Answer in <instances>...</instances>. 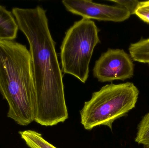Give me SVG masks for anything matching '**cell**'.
I'll return each mask as SVG.
<instances>
[{
  "label": "cell",
  "instance_id": "obj_1",
  "mask_svg": "<svg viewBox=\"0 0 149 148\" xmlns=\"http://www.w3.org/2000/svg\"><path fill=\"white\" fill-rule=\"evenodd\" d=\"M12 13L29 44L36 93L35 121L45 127L63 123L69 114L63 72L46 10L40 6L14 8Z\"/></svg>",
  "mask_w": 149,
  "mask_h": 148
},
{
  "label": "cell",
  "instance_id": "obj_2",
  "mask_svg": "<svg viewBox=\"0 0 149 148\" xmlns=\"http://www.w3.org/2000/svg\"><path fill=\"white\" fill-rule=\"evenodd\" d=\"M0 92L8 104V118L21 126L35 121L36 93L31 55L26 46L14 41H0Z\"/></svg>",
  "mask_w": 149,
  "mask_h": 148
},
{
  "label": "cell",
  "instance_id": "obj_3",
  "mask_svg": "<svg viewBox=\"0 0 149 148\" xmlns=\"http://www.w3.org/2000/svg\"><path fill=\"white\" fill-rule=\"evenodd\" d=\"M139 93L132 83H111L103 86L84 103L80 111L81 123L88 130L101 125L112 130L115 121L134 108Z\"/></svg>",
  "mask_w": 149,
  "mask_h": 148
},
{
  "label": "cell",
  "instance_id": "obj_4",
  "mask_svg": "<svg viewBox=\"0 0 149 148\" xmlns=\"http://www.w3.org/2000/svg\"><path fill=\"white\" fill-rule=\"evenodd\" d=\"M99 32L95 23L85 18L75 22L67 30L61 47L62 72L82 83L86 82L94 49L100 43Z\"/></svg>",
  "mask_w": 149,
  "mask_h": 148
},
{
  "label": "cell",
  "instance_id": "obj_5",
  "mask_svg": "<svg viewBox=\"0 0 149 148\" xmlns=\"http://www.w3.org/2000/svg\"><path fill=\"white\" fill-rule=\"evenodd\" d=\"M134 64L130 56L123 50L108 49L95 62L93 75L102 83L133 77Z\"/></svg>",
  "mask_w": 149,
  "mask_h": 148
},
{
  "label": "cell",
  "instance_id": "obj_6",
  "mask_svg": "<svg viewBox=\"0 0 149 148\" xmlns=\"http://www.w3.org/2000/svg\"><path fill=\"white\" fill-rule=\"evenodd\" d=\"M62 3L69 12L85 19L121 22L130 17V13L121 6H110L85 0H63Z\"/></svg>",
  "mask_w": 149,
  "mask_h": 148
},
{
  "label": "cell",
  "instance_id": "obj_7",
  "mask_svg": "<svg viewBox=\"0 0 149 148\" xmlns=\"http://www.w3.org/2000/svg\"><path fill=\"white\" fill-rule=\"evenodd\" d=\"M18 29L12 12L0 5V41H14L17 36Z\"/></svg>",
  "mask_w": 149,
  "mask_h": 148
},
{
  "label": "cell",
  "instance_id": "obj_8",
  "mask_svg": "<svg viewBox=\"0 0 149 148\" xmlns=\"http://www.w3.org/2000/svg\"><path fill=\"white\" fill-rule=\"evenodd\" d=\"M129 51L131 59L134 61L149 63V38L142 39L130 44Z\"/></svg>",
  "mask_w": 149,
  "mask_h": 148
},
{
  "label": "cell",
  "instance_id": "obj_9",
  "mask_svg": "<svg viewBox=\"0 0 149 148\" xmlns=\"http://www.w3.org/2000/svg\"><path fill=\"white\" fill-rule=\"evenodd\" d=\"M22 139L30 148H57L45 140L36 131L27 130L19 132Z\"/></svg>",
  "mask_w": 149,
  "mask_h": 148
},
{
  "label": "cell",
  "instance_id": "obj_10",
  "mask_svg": "<svg viewBox=\"0 0 149 148\" xmlns=\"http://www.w3.org/2000/svg\"><path fill=\"white\" fill-rule=\"evenodd\" d=\"M135 141L138 144L149 146V112L139 123Z\"/></svg>",
  "mask_w": 149,
  "mask_h": 148
},
{
  "label": "cell",
  "instance_id": "obj_11",
  "mask_svg": "<svg viewBox=\"0 0 149 148\" xmlns=\"http://www.w3.org/2000/svg\"><path fill=\"white\" fill-rule=\"evenodd\" d=\"M135 14L143 21L149 23V1L140 2Z\"/></svg>",
  "mask_w": 149,
  "mask_h": 148
},
{
  "label": "cell",
  "instance_id": "obj_12",
  "mask_svg": "<svg viewBox=\"0 0 149 148\" xmlns=\"http://www.w3.org/2000/svg\"><path fill=\"white\" fill-rule=\"evenodd\" d=\"M110 1L115 3L118 6H121L126 9L130 13V14H135L136 10L140 1L136 0H113Z\"/></svg>",
  "mask_w": 149,
  "mask_h": 148
},
{
  "label": "cell",
  "instance_id": "obj_13",
  "mask_svg": "<svg viewBox=\"0 0 149 148\" xmlns=\"http://www.w3.org/2000/svg\"><path fill=\"white\" fill-rule=\"evenodd\" d=\"M149 148V146H148V147H147V148Z\"/></svg>",
  "mask_w": 149,
  "mask_h": 148
},
{
  "label": "cell",
  "instance_id": "obj_14",
  "mask_svg": "<svg viewBox=\"0 0 149 148\" xmlns=\"http://www.w3.org/2000/svg\"></svg>",
  "mask_w": 149,
  "mask_h": 148
}]
</instances>
